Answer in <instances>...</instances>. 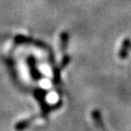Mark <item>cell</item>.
<instances>
[{
	"label": "cell",
	"instance_id": "1",
	"mask_svg": "<svg viewBox=\"0 0 131 131\" xmlns=\"http://www.w3.org/2000/svg\"><path fill=\"white\" fill-rule=\"evenodd\" d=\"M91 117H92L93 121H94L96 127L98 128V130L106 131V127H105V126H104V122H103L102 117H101V114L97 109H94V110L92 111V113H91Z\"/></svg>",
	"mask_w": 131,
	"mask_h": 131
},
{
	"label": "cell",
	"instance_id": "2",
	"mask_svg": "<svg viewBox=\"0 0 131 131\" xmlns=\"http://www.w3.org/2000/svg\"><path fill=\"white\" fill-rule=\"evenodd\" d=\"M129 46H130V42H129V39H125V40L123 41L122 43V46H121L120 47V50H119V57L120 58H122V59H124V58H126L127 56V52H128V47Z\"/></svg>",
	"mask_w": 131,
	"mask_h": 131
},
{
	"label": "cell",
	"instance_id": "3",
	"mask_svg": "<svg viewBox=\"0 0 131 131\" xmlns=\"http://www.w3.org/2000/svg\"><path fill=\"white\" fill-rule=\"evenodd\" d=\"M30 125V121L29 120H23L20 121L19 123H17L16 126V130H21V129H25L27 128L28 126Z\"/></svg>",
	"mask_w": 131,
	"mask_h": 131
},
{
	"label": "cell",
	"instance_id": "4",
	"mask_svg": "<svg viewBox=\"0 0 131 131\" xmlns=\"http://www.w3.org/2000/svg\"><path fill=\"white\" fill-rule=\"evenodd\" d=\"M68 43V34H63L61 37V48L65 49Z\"/></svg>",
	"mask_w": 131,
	"mask_h": 131
},
{
	"label": "cell",
	"instance_id": "5",
	"mask_svg": "<svg viewBox=\"0 0 131 131\" xmlns=\"http://www.w3.org/2000/svg\"><path fill=\"white\" fill-rule=\"evenodd\" d=\"M68 61H69V58H68V57H65V58H64V60H63V62H62V64H61L62 68H64V67H65V66L68 63Z\"/></svg>",
	"mask_w": 131,
	"mask_h": 131
}]
</instances>
